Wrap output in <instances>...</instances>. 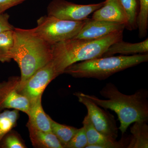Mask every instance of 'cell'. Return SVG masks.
Returning <instances> with one entry per match:
<instances>
[{"label":"cell","mask_w":148,"mask_h":148,"mask_svg":"<svg viewBox=\"0 0 148 148\" xmlns=\"http://www.w3.org/2000/svg\"><path fill=\"white\" fill-rule=\"evenodd\" d=\"M139 8L137 26L140 38L145 37L148 27V0H139Z\"/></svg>","instance_id":"44dd1931"},{"label":"cell","mask_w":148,"mask_h":148,"mask_svg":"<svg viewBox=\"0 0 148 148\" xmlns=\"http://www.w3.org/2000/svg\"><path fill=\"white\" fill-rule=\"evenodd\" d=\"M20 135L13 129L6 134L0 142V148H27Z\"/></svg>","instance_id":"7402d4cb"},{"label":"cell","mask_w":148,"mask_h":148,"mask_svg":"<svg viewBox=\"0 0 148 148\" xmlns=\"http://www.w3.org/2000/svg\"><path fill=\"white\" fill-rule=\"evenodd\" d=\"M80 103L87 109V115L98 132L107 137L116 140L119 127L114 116L108 111L101 109L92 101L81 95L79 92L74 93Z\"/></svg>","instance_id":"52a82bcc"},{"label":"cell","mask_w":148,"mask_h":148,"mask_svg":"<svg viewBox=\"0 0 148 148\" xmlns=\"http://www.w3.org/2000/svg\"><path fill=\"white\" fill-rule=\"evenodd\" d=\"M123 32H114L96 40L72 38L51 46V61L58 75L72 64L103 57L111 45L123 40Z\"/></svg>","instance_id":"3957f363"},{"label":"cell","mask_w":148,"mask_h":148,"mask_svg":"<svg viewBox=\"0 0 148 148\" xmlns=\"http://www.w3.org/2000/svg\"><path fill=\"white\" fill-rule=\"evenodd\" d=\"M26 0H0V13H3L8 9L21 4Z\"/></svg>","instance_id":"d4e9b609"},{"label":"cell","mask_w":148,"mask_h":148,"mask_svg":"<svg viewBox=\"0 0 148 148\" xmlns=\"http://www.w3.org/2000/svg\"><path fill=\"white\" fill-rule=\"evenodd\" d=\"M29 137L32 145L37 148H64L59 140L52 132H45L36 129L27 123Z\"/></svg>","instance_id":"5bb4252c"},{"label":"cell","mask_w":148,"mask_h":148,"mask_svg":"<svg viewBox=\"0 0 148 148\" xmlns=\"http://www.w3.org/2000/svg\"><path fill=\"white\" fill-rule=\"evenodd\" d=\"M105 1L97 4L80 5L65 0H52L47 8V15L73 21H84L95 10L102 7Z\"/></svg>","instance_id":"8992f818"},{"label":"cell","mask_w":148,"mask_h":148,"mask_svg":"<svg viewBox=\"0 0 148 148\" xmlns=\"http://www.w3.org/2000/svg\"><path fill=\"white\" fill-rule=\"evenodd\" d=\"M88 144L85 130L83 127L78 129L76 134L64 148H86Z\"/></svg>","instance_id":"603a6c76"},{"label":"cell","mask_w":148,"mask_h":148,"mask_svg":"<svg viewBox=\"0 0 148 148\" xmlns=\"http://www.w3.org/2000/svg\"><path fill=\"white\" fill-rule=\"evenodd\" d=\"M13 45L10 58L16 61L21 72L19 86L38 70L51 61V45L31 29L14 28Z\"/></svg>","instance_id":"7a4b0ae2"},{"label":"cell","mask_w":148,"mask_h":148,"mask_svg":"<svg viewBox=\"0 0 148 148\" xmlns=\"http://www.w3.org/2000/svg\"><path fill=\"white\" fill-rule=\"evenodd\" d=\"M58 76L52 61L39 69L21 86L18 90L30 101L42 97L48 84Z\"/></svg>","instance_id":"9c48e42d"},{"label":"cell","mask_w":148,"mask_h":148,"mask_svg":"<svg viewBox=\"0 0 148 148\" xmlns=\"http://www.w3.org/2000/svg\"><path fill=\"white\" fill-rule=\"evenodd\" d=\"M19 112L16 110H5L0 112V142L6 134L16 126Z\"/></svg>","instance_id":"e0dca14e"},{"label":"cell","mask_w":148,"mask_h":148,"mask_svg":"<svg viewBox=\"0 0 148 148\" xmlns=\"http://www.w3.org/2000/svg\"><path fill=\"white\" fill-rule=\"evenodd\" d=\"M148 51V38L143 41L135 43L125 42L121 40L111 45L103 57L112 56L116 53L125 56L136 55L147 53Z\"/></svg>","instance_id":"9a60e30c"},{"label":"cell","mask_w":148,"mask_h":148,"mask_svg":"<svg viewBox=\"0 0 148 148\" xmlns=\"http://www.w3.org/2000/svg\"><path fill=\"white\" fill-rule=\"evenodd\" d=\"M20 77L12 76L0 82V112L13 109L28 114L30 102L18 90Z\"/></svg>","instance_id":"ba28073f"},{"label":"cell","mask_w":148,"mask_h":148,"mask_svg":"<svg viewBox=\"0 0 148 148\" xmlns=\"http://www.w3.org/2000/svg\"><path fill=\"white\" fill-rule=\"evenodd\" d=\"M51 132L57 137L64 148L78 130L76 127L58 123L51 118Z\"/></svg>","instance_id":"d6986e66"},{"label":"cell","mask_w":148,"mask_h":148,"mask_svg":"<svg viewBox=\"0 0 148 148\" xmlns=\"http://www.w3.org/2000/svg\"><path fill=\"white\" fill-rule=\"evenodd\" d=\"M29 116L27 123L39 130L51 132L50 117L44 110L42 105V97L30 102L27 114Z\"/></svg>","instance_id":"4fadbf2b"},{"label":"cell","mask_w":148,"mask_h":148,"mask_svg":"<svg viewBox=\"0 0 148 148\" xmlns=\"http://www.w3.org/2000/svg\"><path fill=\"white\" fill-rule=\"evenodd\" d=\"M86 19L80 21H69L45 15L38 19L37 27L32 30L38 36L52 46L75 38L81 30Z\"/></svg>","instance_id":"5b68a950"},{"label":"cell","mask_w":148,"mask_h":148,"mask_svg":"<svg viewBox=\"0 0 148 148\" xmlns=\"http://www.w3.org/2000/svg\"><path fill=\"white\" fill-rule=\"evenodd\" d=\"M125 28L124 24L87 18L81 30L73 38L98 39L114 32L123 31Z\"/></svg>","instance_id":"30bf717a"},{"label":"cell","mask_w":148,"mask_h":148,"mask_svg":"<svg viewBox=\"0 0 148 148\" xmlns=\"http://www.w3.org/2000/svg\"><path fill=\"white\" fill-rule=\"evenodd\" d=\"M132 136L127 148H148V125L147 121H138L134 123L130 127Z\"/></svg>","instance_id":"2e32d148"},{"label":"cell","mask_w":148,"mask_h":148,"mask_svg":"<svg viewBox=\"0 0 148 148\" xmlns=\"http://www.w3.org/2000/svg\"><path fill=\"white\" fill-rule=\"evenodd\" d=\"M126 14L128 22L125 28L130 30L138 28L137 17L139 12V0H117Z\"/></svg>","instance_id":"ac0fdd59"},{"label":"cell","mask_w":148,"mask_h":148,"mask_svg":"<svg viewBox=\"0 0 148 148\" xmlns=\"http://www.w3.org/2000/svg\"><path fill=\"white\" fill-rule=\"evenodd\" d=\"M13 30L0 34V62H10L9 53L13 45Z\"/></svg>","instance_id":"ffe728a7"},{"label":"cell","mask_w":148,"mask_h":148,"mask_svg":"<svg viewBox=\"0 0 148 148\" xmlns=\"http://www.w3.org/2000/svg\"><path fill=\"white\" fill-rule=\"evenodd\" d=\"M106 99L79 92L99 107L114 111L120 122L119 129L123 134L130 125L136 121L148 120V92L146 89L137 90L132 95L123 94L114 84L108 83L100 90Z\"/></svg>","instance_id":"6da1fadb"},{"label":"cell","mask_w":148,"mask_h":148,"mask_svg":"<svg viewBox=\"0 0 148 148\" xmlns=\"http://www.w3.org/2000/svg\"><path fill=\"white\" fill-rule=\"evenodd\" d=\"M10 16L8 13H0V34L13 30L14 27L9 22Z\"/></svg>","instance_id":"cb8c5ba5"},{"label":"cell","mask_w":148,"mask_h":148,"mask_svg":"<svg viewBox=\"0 0 148 148\" xmlns=\"http://www.w3.org/2000/svg\"><path fill=\"white\" fill-rule=\"evenodd\" d=\"M148 61V53L104 56L72 64L64 70L63 74L77 78H94L101 80Z\"/></svg>","instance_id":"277c9868"},{"label":"cell","mask_w":148,"mask_h":148,"mask_svg":"<svg viewBox=\"0 0 148 148\" xmlns=\"http://www.w3.org/2000/svg\"><path fill=\"white\" fill-rule=\"evenodd\" d=\"M87 136L88 145L86 148H123L127 147L128 138H122L119 141L101 134L95 129L87 115L82 122Z\"/></svg>","instance_id":"8fae6325"},{"label":"cell","mask_w":148,"mask_h":148,"mask_svg":"<svg viewBox=\"0 0 148 148\" xmlns=\"http://www.w3.org/2000/svg\"><path fill=\"white\" fill-rule=\"evenodd\" d=\"M91 18L124 24L125 27L128 22L127 15L117 0H106L104 5L93 12Z\"/></svg>","instance_id":"7c38bea8"}]
</instances>
